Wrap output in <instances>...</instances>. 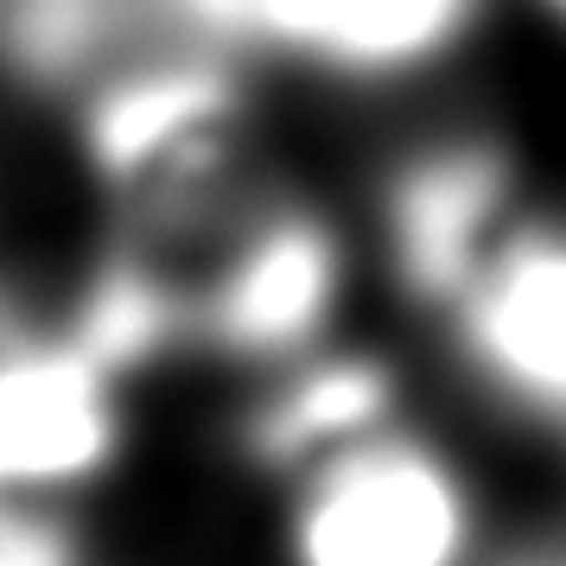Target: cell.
Returning a JSON list of instances; mask_svg holds the SVG:
<instances>
[{"label":"cell","mask_w":566,"mask_h":566,"mask_svg":"<svg viewBox=\"0 0 566 566\" xmlns=\"http://www.w3.org/2000/svg\"><path fill=\"white\" fill-rule=\"evenodd\" d=\"M147 249L179 274L191 357L274 376L344 337L357 242L318 198L249 179L210 217L154 235Z\"/></svg>","instance_id":"obj_1"},{"label":"cell","mask_w":566,"mask_h":566,"mask_svg":"<svg viewBox=\"0 0 566 566\" xmlns=\"http://www.w3.org/2000/svg\"><path fill=\"white\" fill-rule=\"evenodd\" d=\"M274 515L281 566H478L490 503L459 446L395 413L293 464Z\"/></svg>","instance_id":"obj_2"},{"label":"cell","mask_w":566,"mask_h":566,"mask_svg":"<svg viewBox=\"0 0 566 566\" xmlns=\"http://www.w3.org/2000/svg\"><path fill=\"white\" fill-rule=\"evenodd\" d=\"M528 205L535 198L522 159L503 134L484 122H439L408 134L376 166L369 249L395 300L420 318H439Z\"/></svg>","instance_id":"obj_3"},{"label":"cell","mask_w":566,"mask_h":566,"mask_svg":"<svg viewBox=\"0 0 566 566\" xmlns=\"http://www.w3.org/2000/svg\"><path fill=\"white\" fill-rule=\"evenodd\" d=\"M433 325L490 408L566 439V210H522Z\"/></svg>","instance_id":"obj_4"},{"label":"cell","mask_w":566,"mask_h":566,"mask_svg":"<svg viewBox=\"0 0 566 566\" xmlns=\"http://www.w3.org/2000/svg\"><path fill=\"white\" fill-rule=\"evenodd\" d=\"M128 452V376L57 318L0 332V503L64 510Z\"/></svg>","instance_id":"obj_5"},{"label":"cell","mask_w":566,"mask_h":566,"mask_svg":"<svg viewBox=\"0 0 566 566\" xmlns=\"http://www.w3.org/2000/svg\"><path fill=\"white\" fill-rule=\"evenodd\" d=\"M255 382L261 388L235 420V446L268 478H286L293 464L318 459V452L401 413L395 357L376 344H350V337H332L325 350L286 363L274 376H255Z\"/></svg>","instance_id":"obj_6"},{"label":"cell","mask_w":566,"mask_h":566,"mask_svg":"<svg viewBox=\"0 0 566 566\" xmlns=\"http://www.w3.org/2000/svg\"><path fill=\"white\" fill-rule=\"evenodd\" d=\"M528 7H535V13H541L554 32H566V0H528Z\"/></svg>","instance_id":"obj_7"},{"label":"cell","mask_w":566,"mask_h":566,"mask_svg":"<svg viewBox=\"0 0 566 566\" xmlns=\"http://www.w3.org/2000/svg\"><path fill=\"white\" fill-rule=\"evenodd\" d=\"M554 566H566V554H560V560H554Z\"/></svg>","instance_id":"obj_8"}]
</instances>
